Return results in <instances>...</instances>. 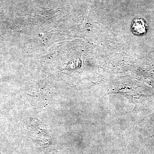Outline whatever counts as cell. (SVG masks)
Here are the masks:
<instances>
[{
  "label": "cell",
  "instance_id": "cell-1",
  "mask_svg": "<svg viewBox=\"0 0 154 154\" xmlns=\"http://www.w3.org/2000/svg\"><path fill=\"white\" fill-rule=\"evenodd\" d=\"M147 25L144 19L142 18H136L133 20L131 26V32L135 36H143L146 33Z\"/></svg>",
  "mask_w": 154,
  "mask_h": 154
}]
</instances>
